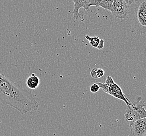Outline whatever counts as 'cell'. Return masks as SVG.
<instances>
[{
	"label": "cell",
	"instance_id": "obj_1",
	"mask_svg": "<svg viewBox=\"0 0 146 136\" xmlns=\"http://www.w3.org/2000/svg\"><path fill=\"white\" fill-rule=\"evenodd\" d=\"M0 102L22 115L36 111L39 104L29 90L0 72Z\"/></svg>",
	"mask_w": 146,
	"mask_h": 136
},
{
	"label": "cell",
	"instance_id": "obj_2",
	"mask_svg": "<svg viewBox=\"0 0 146 136\" xmlns=\"http://www.w3.org/2000/svg\"><path fill=\"white\" fill-rule=\"evenodd\" d=\"M145 106V101L139 96L135 98L131 105L127 106L124 117L130 126L138 119L146 118V110L144 108Z\"/></svg>",
	"mask_w": 146,
	"mask_h": 136
},
{
	"label": "cell",
	"instance_id": "obj_3",
	"mask_svg": "<svg viewBox=\"0 0 146 136\" xmlns=\"http://www.w3.org/2000/svg\"><path fill=\"white\" fill-rule=\"evenodd\" d=\"M135 9L133 32L137 34L146 33V0H138Z\"/></svg>",
	"mask_w": 146,
	"mask_h": 136
},
{
	"label": "cell",
	"instance_id": "obj_4",
	"mask_svg": "<svg viewBox=\"0 0 146 136\" xmlns=\"http://www.w3.org/2000/svg\"><path fill=\"white\" fill-rule=\"evenodd\" d=\"M100 86V88L106 93L110 95L113 97L122 100L125 103L127 106L131 105V102L123 93L121 88L115 83L112 77L108 76L106 80L105 83L97 82Z\"/></svg>",
	"mask_w": 146,
	"mask_h": 136
},
{
	"label": "cell",
	"instance_id": "obj_5",
	"mask_svg": "<svg viewBox=\"0 0 146 136\" xmlns=\"http://www.w3.org/2000/svg\"><path fill=\"white\" fill-rule=\"evenodd\" d=\"M115 18L124 19L129 12V6L124 0H113L109 10Z\"/></svg>",
	"mask_w": 146,
	"mask_h": 136
},
{
	"label": "cell",
	"instance_id": "obj_6",
	"mask_svg": "<svg viewBox=\"0 0 146 136\" xmlns=\"http://www.w3.org/2000/svg\"><path fill=\"white\" fill-rule=\"evenodd\" d=\"M129 136H146V118L140 119L131 125Z\"/></svg>",
	"mask_w": 146,
	"mask_h": 136
},
{
	"label": "cell",
	"instance_id": "obj_7",
	"mask_svg": "<svg viewBox=\"0 0 146 136\" xmlns=\"http://www.w3.org/2000/svg\"><path fill=\"white\" fill-rule=\"evenodd\" d=\"M74 2V9L73 11V18L78 20L81 18L82 15L79 12L80 8L83 7L85 10H88L90 7L91 0H72Z\"/></svg>",
	"mask_w": 146,
	"mask_h": 136
},
{
	"label": "cell",
	"instance_id": "obj_8",
	"mask_svg": "<svg viewBox=\"0 0 146 136\" xmlns=\"http://www.w3.org/2000/svg\"><path fill=\"white\" fill-rule=\"evenodd\" d=\"M85 38L88 40L90 44L93 47L96 48L99 50H102L104 49L105 41L103 39H100L99 36L91 37L86 35L85 36Z\"/></svg>",
	"mask_w": 146,
	"mask_h": 136
},
{
	"label": "cell",
	"instance_id": "obj_9",
	"mask_svg": "<svg viewBox=\"0 0 146 136\" xmlns=\"http://www.w3.org/2000/svg\"><path fill=\"white\" fill-rule=\"evenodd\" d=\"M40 84V80L38 76L33 73L30 76L26 81L27 86L32 90L37 89Z\"/></svg>",
	"mask_w": 146,
	"mask_h": 136
},
{
	"label": "cell",
	"instance_id": "obj_10",
	"mask_svg": "<svg viewBox=\"0 0 146 136\" xmlns=\"http://www.w3.org/2000/svg\"><path fill=\"white\" fill-rule=\"evenodd\" d=\"M92 6L102 7L103 9L110 10V6L109 4L108 0H91L90 7Z\"/></svg>",
	"mask_w": 146,
	"mask_h": 136
},
{
	"label": "cell",
	"instance_id": "obj_11",
	"mask_svg": "<svg viewBox=\"0 0 146 136\" xmlns=\"http://www.w3.org/2000/svg\"><path fill=\"white\" fill-rule=\"evenodd\" d=\"M105 71L101 68H94L91 71V77L94 79H99L103 77Z\"/></svg>",
	"mask_w": 146,
	"mask_h": 136
},
{
	"label": "cell",
	"instance_id": "obj_12",
	"mask_svg": "<svg viewBox=\"0 0 146 136\" xmlns=\"http://www.w3.org/2000/svg\"><path fill=\"white\" fill-rule=\"evenodd\" d=\"M100 86L98 83H94L91 85L90 90L92 93H97L100 91Z\"/></svg>",
	"mask_w": 146,
	"mask_h": 136
},
{
	"label": "cell",
	"instance_id": "obj_13",
	"mask_svg": "<svg viewBox=\"0 0 146 136\" xmlns=\"http://www.w3.org/2000/svg\"><path fill=\"white\" fill-rule=\"evenodd\" d=\"M126 3H127L128 5H131L132 4H134L136 2H137L138 0H124Z\"/></svg>",
	"mask_w": 146,
	"mask_h": 136
},
{
	"label": "cell",
	"instance_id": "obj_14",
	"mask_svg": "<svg viewBox=\"0 0 146 136\" xmlns=\"http://www.w3.org/2000/svg\"><path fill=\"white\" fill-rule=\"evenodd\" d=\"M108 1L109 4L110 5V6L111 7V5H112V2H113V0H108Z\"/></svg>",
	"mask_w": 146,
	"mask_h": 136
},
{
	"label": "cell",
	"instance_id": "obj_15",
	"mask_svg": "<svg viewBox=\"0 0 146 136\" xmlns=\"http://www.w3.org/2000/svg\"></svg>",
	"mask_w": 146,
	"mask_h": 136
}]
</instances>
